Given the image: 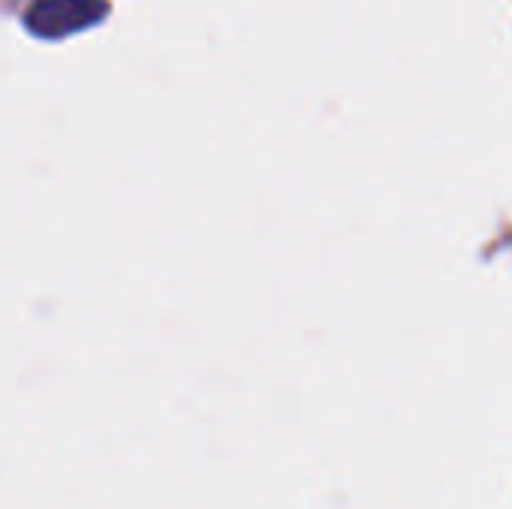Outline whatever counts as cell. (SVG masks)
I'll return each instance as SVG.
<instances>
[{
	"mask_svg": "<svg viewBox=\"0 0 512 509\" xmlns=\"http://www.w3.org/2000/svg\"><path fill=\"white\" fill-rule=\"evenodd\" d=\"M105 12V0H33L27 9V27L42 39H60L99 24Z\"/></svg>",
	"mask_w": 512,
	"mask_h": 509,
	"instance_id": "cell-1",
	"label": "cell"
}]
</instances>
